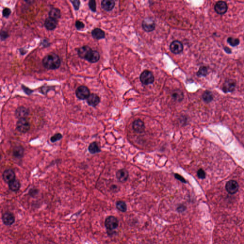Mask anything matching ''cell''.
Instances as JSON below:
<instances>
[{"label":"cell","mask_w":244,"mask_h":244,"mask_svg":"<svg viewBox=\"0 0 244 244\" xmlns=\"http://www.w3.org/2000/svg\"><path fill=\"white\" fill-rule=\"evenodd\" d=\"M197 174L198 177L200 179H204L206 177V173L202 169H200L198 170Z\"/></svg>","instance_id":"35"},{"label":"cell","mask_w":244,"mask_h":244,"mask_svg":"<svg viewBox=\"0 0 244 244\" xmlns=\"http://www.w3.org/2000/svg\"><path fill=\"white\" fill-rule=\"evenodd\" d=\"M43 64L45 68L49 70H55L60 66L61 60L57 54L50 53L44 58Z\"/></svg>","instance_id":"1"},{"label":"cell","mask_w":244,"mask_h":244,"mask_svg":"<svg viewBox=\"0 0 244 244\" xmlns=\"http://www.w3.org/2000/svg\"><path fill=\"white\" fill-rule=\"evenodd\" d=\"M30 110L24 106L18 107L15 112V116L18 119L26 118L30 115Z\"/></svg>","instance_id":"8"},{"label":"cell","mask_w":244,"mask_h":244,"mask_svg":"<svg viewBox=\"0 0 244 244\" xmlns=\"http://www.w3.org/2000/svg\"><path fill=\"white\" fill-rule=\"evenodd\" d=\"M8 37V34L6 32H4V31H1V38L2 41L4 40Z\"/></svg>","instance_id":"39"},{"label":"cell","mask_w":244,"mask_h":244,"mask_svg":"<svg viewBox=\"0 0 244 244\" xmlns=\"http://www.w3.org/2000/svg\"><path fill=\"white\" fill-rule=\"evenodd\" d=\"M49 17L57 20L61 17V12L59 9L56 8H52L49 11Z\"/></svg>","instance_id":"25"},{"label":"cell","mask_w":244,"mask_h":244,"mask_svg":"<svg viewBox=\"0 0 244 244\" xmlns=\"http://www.w3.org/2000/svg\"><path fill=\"white\" fill-rule=\"evenodd\" d=\"M142 27L144 30L146 32H152L155 29V23L152 19L145 18L143 21Z\"/></svg>","instance_id":"7"},{"label":"cell","mask_w":244,"mask_h":244,"mask_svg":"<svg viewBox=\"0 0 244 244\" xmlns=\"http://www.w3.org/2000/svg\"><path fill=\"white\" fill-rule=\"evenodd\" d=\"M202 98L204 102L206 103H210L213 100V95L212 92L209 91H206L202 95Z\"/></svg>","instance_id":"26"},{"label":"cell","mask_w":244,"mask_h":244,"mask_svg":"<svg viewBox=\"0 0 244 244\" xmlns=\"http://www.w3.org/2000/svg\"><path fill=\"white\" fill-rule=\"evenodd\" d=\"M116 207L117 209L122 212H125L128 209L126 203L122 201H118L116 203Z\"/></svg>","instance_id":"27"},{"label":"cell","mask_w":244,"mask_h":244,"mask_svg":"<svg viewBox=\"0 0 244 244\" xmlns=\"http://www.w3.org/2000/svg\"><path fill=\"white\" fill-rule=\"evenodd\" d=\"M140 80L144 85H149L154 83L155 77L152 72L149 70H144L140 75Z\"/></svg>","instance_id":"3"},{"label":"cell","mask_w":244,"mask_h":244,"mask_svg":"<svg viewBox=\"0 0 244 244\" xmlns=\"http://www.w3.org/2000/svg\"><path fill=\"white\" fill-rule=\"evenodd\" d=\"M11 14V11L8 8H5L2 10V14L3 17L8 18Z\"/></svg>","instance_id":"33"},{"label":"cell","mask_w":244,"mask_h":244,"mask_svg":"<svg viewBox=\"0 0 244 244\" xmlns=\"http://www.w3.org/2000/svg\"><path fill=\"white\" fill-rule=\"evenodd\" d=\"M224 50H225V52L227 53H232L231 50L230 48H228L227 47H224Z\"/></svg>","instance_id":"40"},{"label":"cell","mask_w":244,"mask_h":244,"mask_svg":"<svg viewBox=\"0 0 244 244\" xmlns=\"http://www.w3.org/2000/svg\"><path fill=\"white\" fill-rule=\"evenodd\" d=\"M186 207L183 205H180L176 208V210L179 213L184 212L186 210Z\"/></svg>","instance_id":"37"},{"label":"cell","mask_w":244,"mask_h":244,"mask_svg":"<svg viewBox=\"0 0 244 244\" xmlns=\"http://www.w3.org/2000/svg\"><path fill=\"white\" fill-rule=\"evenodd\" d=\"M76 27L78 30H81L85 27V25L82 22L77 20L76 22Z\"/></svg>","instance_id":"34"},{"label":"cell","mask_w":244,"mask_h":244,"mask_svg":"<svg viewBox=\"0 0 244 244\" xmlns=\"http://www.w3.org/2000/svg\"><path fill=\"white\" fill-rule=\"evenodd\" d=\"M184 49L183 45L181 41L175 40L172 41L170 45V50L172 53L179 54L182 52Z\"/></svg>","instance_id":"6"},{"label":"cell","mask_w":244,"mask_h":244,"mask_svg":"<svg viewBox=\"0 0 244 244\" xmlns=\"http://www.w3.org/2000/svg\"><path fill=\"white\" fill-rule=\"evenodd\" d=\"M2 176L4 181L7 184L16 179L15 172L11 169H8L4 170Z\"/></svg>","instance_id":"9"},{"label":"cell","mask_w":244,"mask_h":244,"mask_svg":"<svg viewBox=\"0 0 244 244\" xmlns=\"http://www.w3.org/2000/svg\"><path fill=\"white\" fill-rule=\"evenodd\" d=\"M228 7L227 3L224 1H218L216 2L214 6V11L217 14L222 15L226 13Z\"/></svg>","instance_id":"10"},{"label":"cell","mask_w":244,"mask_h":244,"mask_svg":"<svg viewBox=\"0 0 244 244\" xmlns=\"http://www.w3.org/2000/svg\"><path fill=\"white\" fill-rule=\"evenodd\" d=\"M104 225L108 234L112 236L115 233V230L118 227L119 221L116 217L109 216L105 219Z\"/></svg>","instance_id":"2"},{"label":"cell","mask_w":244,"mask_h":244,"mask_svg":"<svg viewBox=\"0 0 244 244\" xmlns=\"http://www.w3.org/2000/svg\"><path fill=\"white\" fill-rule=\"evenodd\" d=\"M30 128L31 124L26 118L19 119L16 123V129L20 133H27L30 129Z\"/></svg>","instance_id":"4"},{"label":"cell","mask_w":244,"mask_h":244,"mask_svg":"<svg viewBox=\"0 0 244 244\" xmlns=\"http://www.w3.org/2000/svg\"><path fill=\"white\" fill-rule=\"evenodd\" d=\"M100 102V98L96 94H91L87 99V103L89 106L96 107L99 104Z\"/></svg>","instance_id":"18"},{"label":"cell","mask_w":244,"mask_h":244,"mask_svg":"<svg viewBox=\"0 0 244 244\" xmlns=\"http://www.w3.org/2000/svg\"><path fill=\"white\" fill-rule=\"evenodd\" d=\"M57 20L49 17L47 18L45 20V26L47 30L52 31L56 28L57 25Z\"/></svg>","instance_id":"17"},{"label":"cell","mask_w":244,"mask_h":244,"mask_svg":"<svg viewBox=\"0 0 244 244\" xmlns=\"http://www.w3.org/2000/svg\"><path fill=\"white\" fill-rule=\"evenodd\" d=\"M117 189H118L116 185H113V186H112V190H116Z\"/></svg>","instance_id":"42"},{"label":"cell","mask_w":244,"mask_h":244,"mask_svg":"<svg viewBox=\"0 0 244 244\" xmlns=\"http://www.w3.org/2000/svg\"><path fill=\"white\" fill-rule=\"evenodd\" d=\"M89 8L92 12H96V4L95 0H90L88 3Z\"/></svg>","instance_id":"32"},{"label":"cell","mask_w":244,"mask_h":244,"mask_svg":"<svg viewBox=\"0 0 244 244\" xmlns=\"http://www.w3.org/2000/svg\"><path fill=\"white\" fill-rule=\"evenodd\" d=\"M92 49L88 46H83L78 50V54L81 58L86 60Z\"/></svg>","instance_id":"15"},{"label":"cell","mask_w":244,"mask_h":244,"mask_svg":"<svg viewBox=\"0 0 244 244\" xmlns=\"http://www.w3.org/2000/svg\"><path fill=\"white\" fill-rule=\"evenodd\" d=\"M63 138V135L60 133H56L53 136L50 138V141L51 142L55 143L56 142L59 141L61 139Z\"/></svg>","instance_id":"31"},{"label":"cell","mask_w":244,"mask_h":244,"mask_svg":"<svg viewBox=\"0 0 244 244\" xmlns=\"http://www.w3.org/2000/svg\"><path fill=\"white\" fill-rule=\"evenodd\" d=\"M9 188L13 192H16L19 190L21 187V183L19 180L15 179L11 182L8 183Z\"/></svg>","instance_id":"24"},{"label":"cell","mask_w":244,"mask_h":244,"mask_svg":"<svg viewBox=\"0 0 244 244\" xmlns=\"http://www.w3.org/2000/svg\"><path fill=\"white\" fill-rule=\"evenodd\" d=\"M29 193L31 194V195H32L33 194L35 195L37 193V190H36V189H32L31 190H30Z\"/></svg>","instance_id":"41"},{"label":"cell","mask_w":244,"mask_h":244,"mask_svg":"<svg viewBox=\"0 0 244 244\" xmlns=\"http://www.w3.org/2000/svg\"><path fill=\"white\" fill-rule=\"evenodd\" d=\"M71 2L72 3L73 6L74 7V9L76 10H78L79 9L80 5V2L79 1H71Z\"/></svg>","instance_id":"36"},{"label":"cell","mask_w":244,"mask_h":244,"mask_svg":"<svg viewBox=\"0 0 244 244\" xmlns=\"http://www.w3.org/2000/svg\"><path fill=\"white\" fill-rule=\"evenodd\" d=\"M208 73V69L207 67L205 66H201L200 67L199 71L196 74L198 77H206Z\"/></svg>","instance_id":"29"},{"label":"cell","mask_w":244,"mask_h":244,"mask_svg":"<svg viewBox=\"0 0 244 244\" xmlns=\"http://www.w3.org/2000/svg\"><path fill=\"white\" fill-rule=\"evenodd\" d=\"M236 86V83L234 80L229 79L225 81L222 87V90L226 93L232 92L234 90Z\"/></svg>","instance_id":"11"},{"label":"cell","mask_w":244,"mask_h":244,"mask_svg":"<svg viewBox=\"0 0 244 244\" xmlns=\"http://www.w3.org/2000/svg\"><path fill=\"white\" fill-rule=\"evenodd\" d=\"M92 37L96 40L102 39L105 37V33L100 28H95L92 31Z\"/></svg>","instance_id":"22"},{"label":"cell","mask_w":244,"mask_h":244,"mask_svg":"<svg viewBox=\"0 0 244 244\" xmlns=\"http://www.w3.org/2000/svg\"><path fill=\"white\" fill-rule=\"evenodd\" d=\"M227 41L230 45L233 47H235L240 44V41L238 38L234 37H229L227 38Z\"/></svg>","instance_id":"28"},{"label":"cell","mask_w":244,"mask_h":244,"mask_svg":"<svg viewBox=\"0 0 244 244\" xmlns=\"http://www.w3.org/2000/svg\"><path fill=\"white\" fill-rule=\"evenodd\" d=\"M76 94L77 97L82 100L87 99L90 95L89 89L86 86L84 85L79 86L77 88Z\"/></svg>","instance_id":"5"},{"label":"cell","mask_w":244,"mask_h":244,"mask_svg":"<svg viewBox=\"0 0 244 244\" xmlns=\"http://www.w3.org/2000/svg\"><path fill=\"white\" fill-rule=\"evenodd\" d=\"M101 7L106 11L112 10L115 6V2L112 0H104L101 2Z\"/></svg>","instance_id":"20"},{"label":"cell","mask_w":244,"mask_h":244,"mask_svg":"<svg viewBox=\"0 0 244 244\" xmlns=\"http://www.w3.org/2000/svg\"><path fill=\"white\" fill-rule=\"evenodd\" d=\"M2 220L4 225L10 226L15 222V217L12 213L7 212L2 214Z\"/></svg>","instance_id":"12"},{"label":"cell","mask_w":244,"mask_h":244,"mask_svg":"<svg viewBox=\"0 0 244 244\" xmlns=\"http://www.w3.org/2000/svg\"><path fill=\"white\" fill-rule=\"evenodd\" d=\"M25 150L21 145H17L13 149V155L16 159H21L24 155Z\"/></svg>","instance_id":"19"},{"label":"cell","mask_w":244,"mask_h":244,"mask_svg":"<svg viewBox=\"0 0 244 244\" xmlns=\"http://www.w3.org/2000/svg\"><path fill=\"white\" fill-rule=\"evenodd\" d=\"M172 96L175 100L180 101L182 100L184 96H183V94L182 92H181V91H180L176 90L173 92Z\"/></svg>","instance_id":"30"},{"label":"cell","mask_w":244,"mask_h":244,"mask_svg":"<svg viewBox=\"0 0 244 244\" xmlns=\"http://www.w3.org/2000/svg\"><path fill=\"white\" fill-rule=\"evenodd\" d=\"M88 149L89 153L92 155L100 153L101 151L99 144L96 142H93L89 144Z\"/></svg>","instance_id":"23"},{"label":"cell","mask_w":244,"mask_h":244,"mask_svg":"<svg viewBox=\"0 0 244 244\" xmlns=\"http://www.w3.org/2000/svg\"><path fill=\"white\" fill-rule=\"evenodd\" d=\"M175 178H176L178 180L184 183H187L185 178H183V177H182V176L180 175L176 174L175 175Z\"/></svg>","instance_id":"38"},{"label":"cell","mask_w":244,"mask_h":244,"mask_svg":"<svg viewBox=\"0 0 244 244\" xmlns=\"http://www.w3.org/2000/svg\"><path fill=\"white\" fill-rule=\"evenodd\" d=\"M116 176L117 179L120 182H125L128 178V172L125 169H121L117 172Z\"/></svg>","instance_id":"16"},{"label":"cell","mask_w":244,"mask_h":244,"mask_svg":"<svg viewBox=\"0 0 244 244\" xmlns=\"http://www.w3.org/2000/svg\"><path fill=\"white\" fill-rule=\"evenodd\" d=\"M133 128L135 132L141 134L144 132L145 125L144 123L141 119L135 120L133 123Z\"/></svg>","instance_id":"14"},{"label":"cell","mask_w":244,"mask_h":244,"mask_svg":"<svg viewBox=\"0 0 244 244\" xmlns=\"http://www.w3.org/2000/svg\"><path fill=\"white\" fill-rule=\"evenodd\" d=\"M100 56L99 53L96 51H92L89 53L86 60L91 63L97 62L100 59Z\"/></svg>","instance_id":"21"},{"label":"cell","mask_w":244,"mask_h":244,"mask_svg":"<svg viewBox=\"0 0 244 244\" xmlns=\"http://www.w3.org/2000/svg\"><path fill=\"white\" fill-rule=\"evenodd\" d=\"M226 188L229 194H234L238 190L239 185L236 181H229L226 183Z\"/></svg>","instance_id":"13"}]
</instances>
